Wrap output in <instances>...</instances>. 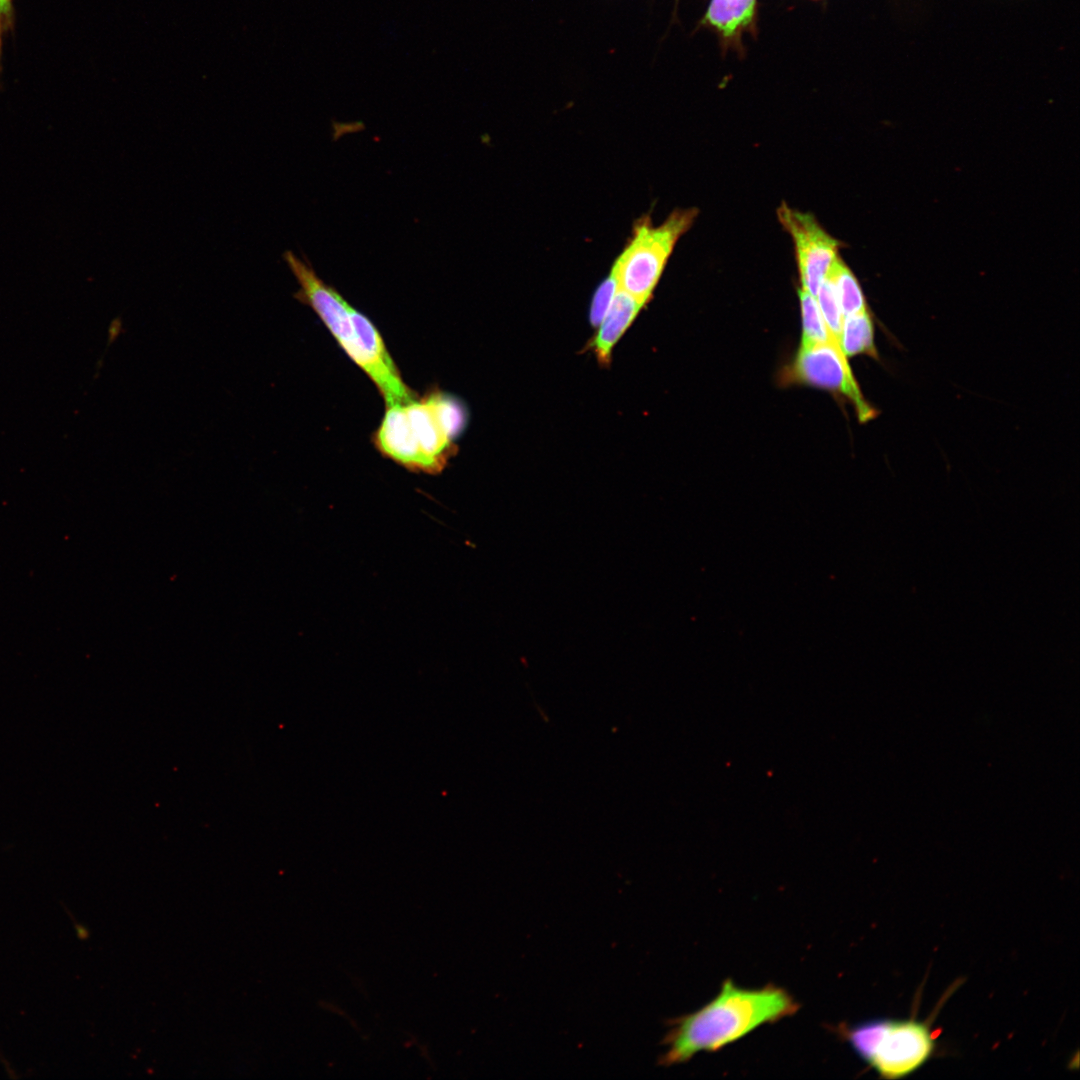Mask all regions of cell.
Here are the masks:
<instances>
[{"label": "cell", "instance_id": "1", "mask_svg": "<svg viewBox=\"0 0 1080 1080\" xmlns=\"http://www.w3.org/2000/svg\"><path fill=\"white\" fill-rule=\"evenodd\" d=\"M798 1002L784 988H743L726 979L719 993L698 1010L669 1019L658 1065L683 1064L700 1052H715L758 1027L792 1016Z\"/></svg>", "mask_w": 1080, "mask_h": 1080}, {"label": "cell", "instance_id": "2", "mask_svg": "<svg viewBox=\"0 0 1080 1080\" xmlns=\"http://www.w3.org/2000/svg\"><path fill=\"white\" fill-rule=\"evenodd\" d=\"M467 420L463 404L432 391L423 398L387 406L374 434L376 448L410 471L440 473L456 452Z\"/></svg>", "mask_w": 1080, "mask_h": 1080}, {"label": "cell", "instance_id": "3", "mask_svg": "<svg viewBox=\"0 0 1080 1080\" xmlns=\"http://www.w3.org/2000/svg\"><path fill=\"white\" fill-rule=\"evenodd\" d=\"M844 1039L880 1078L898 1080L924 1066L937 1049L928 1020L872 1019L845 1027Z\"/></svg>", "mask_w": 1080, "mask_h": 1080}, {"label": "cell", "instance_id": "4", "mask_svg": "<svg viewBox=\"0 0 1080 1080\" xmlns=\"http://www.w3.org/2000/svg\"><path fill=\"white\" fill-rule=\"evenodd\" d=\"M697 214L695 208L676 209L658 226L652 224L649 216L640 218L611 270L618 289L645 305L676 243L690 229Z\"/></svg>", "mask_w": 1080, "mask_h": 1080}, {"label": "cell", "instance_id": "5", "mask_svg": "<svg viewBox=\"0 0 1080 1080\" xmlns=\"http://www.w3.org/2000/svg\"><path fill=\"white\" fill-rule=\"evenodd\" d=\"M782 379L785 384L809 385L844 396L854 406L862 423L877 415L863 396L848 357L833 336L826 342L800 343L793 361L784 369Z\"/></svg>", "mask_w": 1080, "mask_h": 1080}, {"label": "cell", "instance_id": "6", "mask_svg": "<svg viewBox=\"0 0 1080 1080\" xmlns=\"http://www.w3.org/2000/svg\"><path fill=\"white\" fill-rule=\"evenodd\" d=\"M776 213L793 240L800 288L815 297L839 257L840 243L810 213L793 209L785 202Z\"/></svg>", "mask_w": 1080, "mask_h": 1080}, {"label": "cell", "instance_id": "7", "mask_svg": "<svg viewBox=\"0 0 1080 1080\" xmlns=\"http://www.w3.org/2000/svg\"><path fill=\"white\" fill-rule=\"evenodd\" d=\"M643 306V303L618 289L592 341L593 351L601 364L609 363L613 347Z\"/></svg>", "mask_w": 1080, "mask_h": 1080}, {"label": "cell", "instance_id": "8", "mask_svg": "<svg viewBox=\"0 0 1080 1080\" xmlns=\"http://www.w3.org/2000/svg\"><path fill=\"white\" fill-rule=\"evenodd\" d=\"M840 344L847 357L864 354L878 358L873 321L868 308L843 318Z\"/></svg>", "mask_w": 1080, "mask_h": 1080}, {"label": "cell", "instance_id": "9", "mask_svg": "<svg viewBox=\"0 0 1080 1080\" xmlns=\"http://www.w3.org/2000/svg\"><path fill=\"white\" fill-rule=\"evenodd\" d=\"M827 277L834 285L843 317L867 309L858 280L840 257L832 265Z\"/></svg>", "mask_w": 1080, "mask_h": 1080}, {"label": "cell", "instance_id": "10", "mask_svg": "<svg viewBox=\"0 0 1080 1080\" xmlns=\"http://www.w3.org/2000/svg\"><path fill=\"white\" fill-rule=\"evenodd\" d=\"M754 6L755 0H712L706 18L729 36L751 20Z\"/></svg>", "mask_w": 1080, "mask_h": 1080}, {"label": "cell", "instance_id": "11", "mask_svg": "<svg viewBox=\"0 0 1080 1080\" xmlns=\"http://www.w3.org/2000/svg\"><path fill=\"white\" fill-rule=\"evenodd\" d=\"M802 335L801 344L826 342L831 339L824 318L819 309L816 298L803 289L798 290Z\"/></svg>", "mask_w": 1080, "mask_h": 1080}, {"label": "cell", "instance_id": "12", "mask_svg": "<svg viewBox=\"0 0 1080 1080\" xmlns=\"http://www.w3.org/2000/svg\"><path fill=\"white\" fill-rule=\"evenodd\" d=\"M815 298L830 334L840 343L844 317L834 285L828 277L821 284Z\"/></svg>", "mask_w": 1080, "mask_h": 1080}, {"label": "cell", "instance_id": "13", "mask_svg": "<svg viewBox=\"0 0 1080 1080\" xmlns=\"http://www.w3.org/2000/svg\"><path fill=\"white\" fill-rule=\"evenodd\" d=\"M617 291V281L611 272L594 294L590 310V320L593 326L600 324Z\"/></svg>", "mask_w": 1080, "mask_h": 1080}, {"label": "cell", "instance_id": "14", "mask_svg": "<svg viewBox=\"0 0 1080 1080\" xmlns=\"http://www.w3.org/2000/svg\"><path fill=\"white\" fill-rule=\"evenodd\" d=\"M10 10V0H0V20L1 17H7Z\"/></svg>", "mask_w": 1080, "mask_h": 1080}, {"label": "cell", "instance_id": "15", "mask_svg": "<svg viewBox=\"0 0 1080 1080\" xmlns=\"http://www.w3.org/2000/svg\"><path fill=\"white\" fill-rule=\"evenodd\" d=\"M1 26H2V24H1V20H0V34H1ZM0 46H1V44H0Z\"/></svg>", "mask_w": 1080, "mask_h": 1080}]
</instances>
